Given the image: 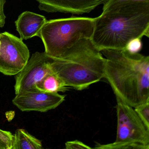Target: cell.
<instances>
[{
    "label": "cell",
    "instance_id": "12",
    "mask_svg": "<svg viewBox=\"0 0 149 149\" xmlns=\"http://www.w3.org/2000/svg\"><path fill=\"white\" fill-rule=\"evenodd\" d=\"M34 88L43 92L58 93L65 92L68 90V87L65 85L63 81L56 74L52 71L37 83Z\"/></svg>",
    "mask_w": 149,
    "mask_h": 149
},
{
    "label": "cell",
    "instance_id": "6",
    "mask_svg": "<svg viewBox=\"0 0 149 149\" xmlns=\"http://www.w3.org/2000/svg\"><path fill=\"white\" fill-rule=\"evenodd\" d=\"M29 49L22 40L8 32L0 33V72L15 76L29 60Z\"/></svg>",
    "mask_w": 149,
    "mask_h": 149
},
{
    "label": "cell",
    "instance_id": "15",
    "mask_svg": "<svg viewBox=\"0 0 149 149\" xmlns=\"http://www.w3.org/2000/svg\"><path fill=\"white\" fill-rule=\"evenodd\" d=\"M143 2H149V0H108L103 5L102 12L129 3Z\"/></svg>",
    "mask_w": 149,
    "mask_h": 149
},
{
    "label": "cell",
    "instance_id": "10",
    "mask_svg": "<svg viewBox=\"0 0 149 149\" xmlns=\"http://www.w3.org/2000/svg\"><path fill=\"white\" fill-rule=\"evenodd\" d=\"M47 20L43 15L29 11L22 13L15 21L16 30L22 40L36 36Z\"/></svg>",
    "mask_w": 149,
    "mask_h": 149
},
{
    "label": "cell",
    "instance_id": "19",
    "mask_svg": "<svg viewBox=\"0 0 149 149\" xmlns=\"http://www.w3.org/2000/svg\"><path fill=\"white\" fill-rule=\"evenodd\" d=\"M6 0H0V28L4 26L6 23V16L4 13V6Z\"/></svg>",
    "mask_w": 149,
    "mask_h": 149
},
{
    "label": "cell",
    "instance_id": "2",
    "mask_svg": "<svg viewBox=\"0 0 149 149\" xmlns=\"http://www.w3.org/2000/svg\"><path fill=\"white\" fill-rule=\"evenodd\" d=\"M149 36V2H135L102 12L94 18L92 41L99 51L123 49L132 39Z\"/></svg>",
    "mask_w": 149,
    "mask_h": 149
},
{
    "label": "cell",
    "instance_id": "18",
    "mask_svg": "<svg viewBox=\"0 0 149 149\" xmlns=\"http://www.w3.org/2000/svg\"><path fill=\"white\" fill-rule=\"evenodd\" d=\"M65 148L67 149H91L92 148L85 144L83 142L77 140L66 142L65 143Z\"/></svg>",
    "mask_w": 149,
    "mask_h": 149
},
{
    "label": "cell",
    "instance_id": "14",
    "mask_svg": "<svg viewBox=\"0 0 149 149\" xmlns=\"http://www.w3.org/2000/svg\"><path fill=\"white\" fill-rule=\"evenodd\" d=\"M134 108L139 117L149 129V101L139 104Z\"/></svg>",
    "mask_w": 149,
    "mask_h": 149
},
{
    "label": "cell",
    "instance_id": "8",
    "mask_svg": "<svg viewBox=\"0 0 149 149\" xmlns=\"http://www.w3.org/2000/svg\"><path fill=\"white\" fill-rule=\"evenodd\" d=\"M58 93L39 91L36 89L15 95L13 103L22 111L46 112L57 108L65 101Z\"/></svg>",
    "mask_w": 149,
    "mask_h": 149
},
{
    "label": "cell",
    "instance_id": "4",
    "mask_svg": "<svg viewBox=\"0 0 149 149\" xmlns=\"http://www.w3.org/2000/svg\"><path fill=\"white\" fill-rule=\"evenodd\" d=\"M105 62V58L94 45L71 59L54 58L51 68L66 86L81 91L104 78Z\"/></svg>",
    "mask_w": 149,
    "mask_h": 149
},
{
    "label": "cell",
    "instance_id": "1",
    "mask_svg": "<svg viewBox=\"0 0 149 149\" xmlns=\"http://www.w3.org/2000/svg\"><path fill=\"white\" fill-rule=\"evenodd\" d=\"M100 52L105 59L104 78L116 97L134 108L149 101V56L124 49Z\"/></svg>",
    "mask_w": 149,
    "mask_h": 149
},
{
    "label": "cell",
    "instance_id": "16",
    "mask_svg": "<svg viewBox=\"0 0 149 149\" xmlns=\"http://www.w3.org/2000/svg\"><path fill=\"white\" fill-rule=\"evenodd\" d=\"M13 137L10 132L0 129V149H11Z\"/></svg>",
    "mask_w": 149,
    "mask_h": 149
},
{
    "label": "cell",
    "instance_id": "7",
    "mask_svg": "<svg viewBox=\"0 0 149 149\" xmlns=\"http://www.w3.org/2000/svg\"><path fill=\"white\" fill-rule=\"evenodd\" d=\"M53 57L45 52H36L29 59L24 68L15 75V95L35 89L37 83L52 72Z\"/></svg>",
    "mask_w": 149,
    "mask_h": 149
},
{
    "label": "cell",
    "instance_id": "9",
    "mask_svg": "<svg viewBox=\"0 0 149 149\" xmlns=\"http://www.w3.org/2000/svg\"><path fill=\"white\" fill-rule=\"evenodd\" d=\"M40 10L47 13L82 14L104 5L108 0H36Z\"/></svg>",
    "mask_w": 149,
    "mask_h": 149
},
{
    "label": "cell",
    "instance_id": "13",
    "mask_svg": "<svg viewBox=\"0 0 149 149\" xmlns=\"http://www.w3.org/2000/svg\"><path fill=\"white\" fill-rule=\"evenodd\" d=\"M94 148L98 149H149V146L138 143L115 144L112 143L106 144H97Z\"/></svg>",
    "mask_w": 149,
    "mask_h": 149
},
{
    "label": "cell",
    "instance_id": "5",
    "mask_svg": "<svg viewBox=\"0 0 149 149\" xmlns=\"http://www.w3.org/2000/svg\"><path fill=\"white\" fill-rule=\"evenodd\" d=\"M116 98L117 124L116 137L113 143H138L149 146V129L133 107Z\"/></svg>",
    "mask_w": 149,
    "mask_h": 149
},
{
    "label": "cell",
    "instance_id": "17",
    "mask_svg": "<svg viewBox=\"0 0 149 149\" xmlns=\"http://www.w3.org/2000/svg\"><path fill=\"white\" fill-rule=\"evenodd\" d=\"M143 42L141 39L134 38L130 40L126 44L124 49L130 54H138L142 50Z\"/></svg>",
    "mask_w": 149,
    "mask_h": 149
},
{
    "label": "cell",
    "instance_id": "3",
    "mask_svg": "<svg viewBox=\"0 0 149 149\" xmlns=\"http://www.w3.org/2000/svg\"><path fill=\"white\" fill-rule=\"evenodd\" d=\"M94 18L72 17L47 21L36 36L41 39L47 54L56 59H69L82 39H91Z\"/></svg>",
    "mask_w": 149,
    "mask_h": 149
},
{
    "label": "cell",
    "instance_id": "11",
    "mask_svg": "<svg viewBox=\"0 0 149 149\" xmlns=\"http://www.w3.org/2000/svg\"><path fill=\"white\" fill-rule=\"evenodd\" d=\"M41 141L26 130L18 129L13 135L11 149H42Z\"/></svg>",
    "mask_w": 149,
    "mask_h": 149
}]
</instances>
